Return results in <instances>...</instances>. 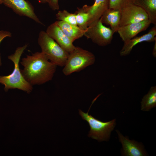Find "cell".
Wrapping results in <instances>:
<instances>
[{
  "label": "cell",
  "instance_id": "obj_1",
  "mask_svg": "<svg viewBox=\"0 0 156 156\" xmlns=\"http://www.w3.org/2000/svg\"><path fill=\"white\" fill-rule=\"evenodd\" d=\"M21 73L32 86L40 85L51 80L57 66L49 60L41 52L27 55L20 62Z\"/></svg>",
  "mask_w": 156,
  "mask_h": 156
},
{
  "label": "cell",
  "instance_id": "obj_2",
  "mask_svg": "<svg viewBox=\"0 0 156 156\" xmlns=\"http://www.w3.org/2000/svg\"><path fill=\"white\" fill-rule=\"evenodd\" d=\"M27 46L25 44L17 47L13 54L8 56V59L14 63V69L10 75L0 76V83L4 85L6 92L10 89H17L29 94L32 90L33 86L25 79L19 66L21 57Z\"/></svg>",
  "mask_w": 156,
  "mask_h": 156
},
{
  "label": "cell",
  "instance_id": "obj_3",
  "mask_svg": "<svg viewBox=\"0 0 156 156\" xmlns=\"http://www.w3.org/2000/svg\"><path fill=\"white\" fill-rule=\"evenodd\" d=\"M38 42L42 52L47 59L57 66L63 67L69 53L62 48L46 31L39 33Z\"/></svg>",
  "mask_w": 156,
  "mask_h": 156
},
{
  "label": "cell",
  "instance_id": "obj_4",
  "mask_svg": "<svg viewBox=\"0 0 156 156\" xmlns=\"http://www.w3.org/2000/svg\"><path fill=\"white\" fill-rule=\"evenodd\" d=\"M95 57L92 52L78 47H75L69 55L63 66V73L66 76L80 71L93 64Z\"/></svg>",
  "mask_w": 156,
  "mask_h": 156
},
{
  "label": "cell",
  "instance_id": "obj_5",
  "mask_svg": "<svg viewBox=\"0 0 156 156\" xmlns=\"http://www.w3.org/2000/svg\"><path fill=\"white\" fill-rule=\"evenodd\" d=\"M94 100L87 113L79 110V114L82 119L86 121L89 124L90 130L88 136L99 142L107 141L109 139L111 133L116 124V119L103 122L98 120L88 114L92 105L96 100Z\"/></svg>",
  "mask_w": 156,
  "mask_h": 156
},
{
  "label": "cell",
  "instance_id": "obj_6",
  "mask_svg": "<svg viewBox=\"0 0 156 156\" xmlns=\"http://www.w3.org/2000/svg\"><path fill=\"white\" fill-rule=\"evenodd\" d=\"M114 34L110 28L103 25L100 18L88 27L84 36L98 45L104 47L111 43Z\"/></svg>",
  "mask_w": 156,
  "mask_h": 156
},
{
  "label": "cell",
  "instance_id": "obj_7",
  "mask_svg": "<svg viewBox=\"0 0 156 156\" xmlns=\"http://www.w3.org/2000/svg\"><path fill=\"white\" fill-rule=\"evenodd\" d=\"M120 27L148 19L146 12L141 7L128 0L120 9Z\"/></svg>",
  "mask_w": 156,
  "mask_h": 156
},
{
  "label": "cell",
  "instance_id": "obj_8",
  "mask_svg": "<svg viewBox=\"0 0 156 156\" xmlns=\"http://www.w3.org/2000/svg\"><path fill=\"white\" fill-rule=\"evenodd\" d=\"M2 3L11 9L17 14L27 17L36 22L43 25L36 14L31 4L25 0H1Z\"/></svg>",
  "mask_w": 156,
  "mask_h": 156
},
{
  "label": "cell",
  "instance_id": "obj_9",
  "mask_svg": "<svg viewBox=\"0 0 156 156\" xmlns=\"http://www.w3.org/2000/svg\"><path fill=\"white\" fill-rule=\"evenodd\" d=\"M46 32L62 48L68 53L75 49V46L55 22L48 26Z\"/></svg>",
  "mask_w": 156,
  "mask_h": 156
},
{
  "label": "cell",
  "instance_id": "obj_10",
  "mask_svg": "<svg viewBox=\"0 0 156 156\" xmlns=\"http://www.w3.org/2000/svg\"><path fill=\"white\" fill-rule=\"evenodd\" d=\"M116 131L119 140L122 146V155L125 156H144L147 154L143 146L140 143L130 140L127 136H124L118 130Z\"/></svg>",
  "mask_w": 156,
  "mask_h": 156
},
{
  "label": "cell",
  "instance_id": "obj_11",
  "mask_svg": "<svg viewBox=\"0 0 156 156\" xmlns=\"http://www.w3.org/2000/svg\"><path fill=\"white\" fill-rule=\"evenodd\" d=\"M151 24L147 20L120 27L117 32L122 41L125 42L134 37L139 33L146 30Z\"/></svg>",
  "mask_w": 156,
  "mask_h": 156
},
{
  "label": "cell",
  "instance_id": "obj_12",
  "mask_svg": "<svg viewBox=\"0 0 156 156\" xmlns=\"http://www.w3.org/2000/svg\"><path fill=\"white\" fill-rule=\"evenodd\" d=\"M156 25L152 27L146 34L140 36L134 37L124 42V44L120 52L121 56L129 55L133 48L137 44L144 42H151L156 40Z\"/></svg>",
  "mask_w": 156,
  "mask_h": 156
},
{
  "label": "cell",
  "instance_id": "obj_13",
  "mask_svg": "<svg viewBox=\"0 0 156 156\" xmlns=\"http://www.w3.org/2000/svg\"><path fill=\"white\" fill-rule=\"evenodd\" d=\"M108 0H95L91 6L85 5L89 18L88 27L99 19L104 12L109 8Z\"/></svg>",
  "mask_w": 156,
  "mask_h": 156
},
{
  "label": "cell",
  "instance_id": "obj_14",
  "mask_svg": "<svg viewBox=\"0 0 156 156\" xmlns=\"http://www.w3.org/2000/svg\"><path fill=\"white\" fill-rule=\"evenodd\" d=\"M121 18L120 10L108 8L100 18L103 24L109 25L114 33L117 32L120 27Z\"/></svg>",
  "mask_w": 156,
  "mask_h": 156
},
{
  "label": "cell",
  "instance_id": "obj_15",
  "mask_svg": "<svg viewBox=\"0 0 156 156\" xmlns=\"http://www.w3.org/2000/svg\"><path fill=\"white\" fill-rule=\"evenodd\" d=\"M55 22L65 35L73 42L84 35L86 30L77 25H71L61 21H57Z\"/></svg>",
  "mask_w": 156,
  "mask_h": 156
},
{
  "label": "cell",
  "instance_id": "obj_16",
  "mask_svg": "<svg viewBox=\"0 0 156 156\" xmlns=\"http://www.w3.org/2000/svg\"><path fill=\"white\" fill-rule=\"evenodd\" d=\"M147 14L151 23L156 25V0H132Z\"/></svg>",
  "mask_w": 156,
  "mask_h": 156
},
{
  "label": "cell",
  "instance_id": "obj_17",
  "mask_svg": "<svg viewBox=\"0 0 156 156\" xmlns=\"http://www.w3.org/2000/svg\"><path fill=\"white\" fill-rule=\"evenodd\" d=\"M156 106V86L151 87L148 93L145 94L141 102V110L144 111H150Z\"/></svg>",
  "mask_w": 156,
  "mask_h": 156
},
{
  "label": "cell",
  "instance_id": "obj_18",
  "mask_svg": "<svg viewBox=\"0 0 156 156\" xmlns=\"http://www.w3.org/2000/svg\"><path fill=\"white\" fill-rule=\"evenodd\" d=\"M77 25L83 30H86L88 27L89 16L86 10L85 5L78 8L75 13Z\"/></svg>",
  "mask_w": 156,
  "mask_h": 156
},
{
  "label": "cell",
  "instance_id": "obj_19",
  "mask_svg": "<svg viewBox=\"0 0 156 156\" xmlns=\"http://www.w3.org/2000/svg\"><path fill=\"white\" fill-rule=\"evenodd\" d=\"M56 16L58 21L77 25L75 13H71L66 10H60L56 14Z\"/></svg>",
  "mask_w": 156,
  "mask_h": 156
},
{
  "label": "cell",
  "instance_id": "obj_20",
  "mask_svg": "<svg viewBox=\"0 0 156 156\" xmlns=\"http://www.w3.org/2000/svg\"><path fill=\"white\" fill-rule=\"evenodd\" d=\"M128 0H108L109 8L114 9H120Z\"/></svg>",
  "mask_w": 156,
  "mask_h": 156
},
{
  "label": "cell",
  "instance_id": "obj_21",
  "mask_svg": "<svg viewBox=\"0 0 156 156\" xmlns=\"http://www.w3.org/2000/svg\"><path fill=\"white\" fill-rule=\"evenodd\" d=\"M12 33L8 31L0 30V44L2 41L6 37H10L12 36ZM2 64L1 57L0 55V66Z\"/></svg>",
  "mask_w": 156,
  "mask_h": 156
},
{
  "label": "cell",
  "instance_id": "obj_22",
  "mask_svg": "<svg viewBox=\"0 0 156 156\" xmlns=\"http://www.w3.org/2000/svg\"><path fill=\"white\" fill-rule=\"evenodd\" d=\"M46 1L53 10L55 11L59 10L58 0H46Z\"/></svg>",
  "mask_w": 156,
  "mask_h": 156
},
{
  "label": "cell",
  "instance_id": "obj_23",
  "mask_svg": "<svg viewBox=\"0 0 156 156\" xmlns=\"http://www.w3.org/2000/svg\"><path fill=\"white\" fill-rule=\"evenodd\" d=\"M155 43L153 46L152 51V55L154 57H156V40L155 41Z\"/></svg>",
  "mask_w": 156,
  "mask_h": 156
},
{
  "label": "cell",
  "instance_id": "obj_24",
  "mask_svg": "<svg viewBox=\"0 0 156 156\" xmlns=\"http://www.w3.org/2000/svg\"><path fill=\"white\" fill-rule=\"evenodd\" d=\"M38 2L41 3H47L46 0H37Z\"/></svg>",
  "mask_w": 156,
  "mask_h": 156
},
{
  "label": "cell",
  "instance_id": "obj_25",
  "mask_svg": "<svg viewBox=\"0 0 156 156\" xmlns=\"http://www.w3.org/2000/svg\"><path fill=\"white\" fill-rule=\"evenodd\" d=\"M2 4L1 0H0V4Z\"/></svg>",
  "mask_w": 156,
  "mask_h": 156
}]
</instances>
